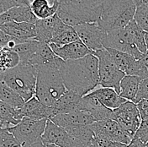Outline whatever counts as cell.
Returning a JSON list of instances; mask_svg holds the SVG:
<instances>
[{"mask_svg":"<svg viewBox=\"0 0 148 147\" xmlns=\"http://www.w3.org/2000/svg\"><path fill=\"white\" fill-rule=\"evenodd\" d=\"M98 64L92 53L77 60H62L59 70L66 89L81 96L94 91L99 85Z\"/></svg>","mask_w":148,"mask_h":147,"instance_id":"cell-1","label":"cell"},{"mask_svg":"<svg viewBox=\"0 0 148 147\" xmlns=\"http://www.w3.org/2000/svg\"><path fill=\"white\" fill-rule=\"evenodd\" d=\"M145 33L146 31L132 19L124 28L108 32L103 47L128 53L138 60L147 52Z\"/></svg>","mask_w":148,"mask_h":147,"instance_id":"cell-2","label":"cell"},{"mask_svg":"<svg viewBox=\"0 0 148 147\" xmlns=\"http://www.w3.org/2000/svg\"><path fill=\"white\" fill-rule=\"evenodd\" d=\"M59 66L60 64L35 67L37 71L36 97L47 107H51L66 91Z\"/></svg>","mask_w":148,"mask_h":147,"instance_id":"cell-3","label":"cell"},{"mask_svg":"<svg viewBox=\"0 0 148 147\" xmlns=\"http://www.w3.org/2000/svg\"><path fill=\"white\" fill-rule=\"evenodd\" d=\"M136 9L133 0H103L99 25L107 32L124 28L134 19Z\"/></svg>","mask_w":148,"mask_h":147,"instance_id":"cell-4","label":"cell"},{"mask_svg":"<svg viewBox=\"0 0 148 147\" xmlns=\"http://www.w3.org/2000/svg\"><path fill=\"white\" fill-rule=\"evenodd\" d=\"M36 69L33 65L18 64L0 73V81L18 93L25 102L36 96Z\"/></svg>","mask_w":148,"mask_h":147,"instance_id":"cell-5","label":"cell"},{"mask_svg":"<svg viewBox=\"0 0 148 147\" xmlns=\"http://www.w3.org/2000/svg\"><path fill=\"white\" fill-rule=\"evenodd\" d=\"M56 15L63 23L72 27L84 23H99L101 16V5L88 7L80 3L61 2Z\"/></svg>","mask_w":148,"mask_h":147,"instance_id":"cell-6","label":"cell"},{"mask_svg":"<svg viewBox=\"0 0 148 147\" xmlns=\"http://www.w3.org/2000/svg\"><path fill=\"white\" fill-rule=\"evenodd\" d=\"M92 54L99 60V84L102 87L112 88L119 94L120 81L125 76V73L114 64L109 52L104 47L92 52Z\"/></svg>","mask_w":148,"mask_h":147,"instance_id":"cell-7","label":"cell"},{"mask_svg":"<svg viewBox=\"0 0 148 147\" xmlns=\"http://www.w3.org/2000/svg\"><path fill=\"white\" fill-rule=\"evenodd\" d=\"M47 119L35 120L24 117L18 124L9 129L21 147H30L41 140Z\"/></svg>","mask_w":148,"mask_h":147,"instance_id":"cell-8","label":"cell"},{"mask_svg":"<svg viewBox=\"0 0 148 147\" xmlns=\"http://www.w3.org/2000/svg\"><path fill=\"white\" fill-rule=\"evenodd\" d=\"M112 119L116 121L131 139L135 136L141 122L136 104L130 101H126L118 108L113 110Z\"/></svg>","mask_w":148,"mask_h":147,"instance_id":"cell-9","label":"cell"},{"mask_svg":"<svg viewBox=\"0 0 148 147\" xmlns=\"http://www.w3.org/2000/svg\"><path fill=\"white\" fill-rule=\"evenodd\" d=\"M73 28L80 41L91 52L103 48L108 32L99 23H84Z\"/></svg>","mask_w":148,"mask_h":147,"instance_id":"cell-10","label":"cell"},{"mask_svg":"<svg viewBox=\"0 0 148 147\" xmlns=\"http://www.w3.org/2000/svg\"><path fill=\"white\" fill-rule=\"evenodd\" d=\"M41 141L45 145L52 144L59 147H85L80 140L74 138L64 129L59 127L50 119H47Z\"/></svg>","mask_w":148,"mask_h":147,"instance_id":"cell-11","label":"cell"},{"mask_svg":"<svg viewBox=\"0 0 148 147\" xmlns=\"http://www.w3.org/2000/svg\"><path fill=\"white\" fill-rule=\"evenodd\" d=\"M94 135L108 139L111 141L119 142L129 146L132 139L122 129L114 119H106L94 122L90 125Z\"/></svg>","mask_w":148,"mask_h":147,"instance_id":"cell-12","label":"cell"},{"mask_svg":"<svg viewBox=\"0 0 148 147\" xmlns=\"http://www.w3.org/2000/svg\"><path fill=\"white\" fill-rule=\"evenodd\" d=\"M78 110L89 113L95 122L112 119L113 117V110L104 107L91 92L82 96L78 104Z\"/></svg>","mask_w":148,"mask_h":147,"instance_id":"cell-13","label":"cell"},{"mask_svg":"<svg viewBox=\"0 0 148 147\" xmlns=\"http://www.w3.org/2000/svg\"><path fill=\"white\" fill-rule=\"evenodd\" d=\"M53 53L63 61L77 60L92 53L81 41L73 42L63 46H56L53 43L49 44Z\"/></svg>","mask_w":148,"mask_h":147,"instance_id":"cell-14","label":"cell"},{"mask_svg":"<svg viewBox=\"0 0 148 147\" xmlns=\"http://www.w3.org/2000/svg\"><path fill=\"white\" fill-rule=\"evenodd\" d=\"M50 120L64 129L71 126L91 125L95 122L89 113L81 110L73 111L66 114H58L52 117Z\"/></svg>","mask_w":148,"mask_h":147,"instance_id":"cell-15","label":"cell"},{"mask_svg":"<svg viewBox=\"0 0 148 147\" xmlns=\"http://www.w3.org/2000/svg\"><path fill=\"white\" fill-rule=\"evenodd\" d=\"M0 30L21 42L36 38V26L34 24L13 21L0 26Z\"/></svg>","mask_w":148,"mask_h":147,"instance_id":"cell-16","label":"cell"},{"mask_svg":"<svg viewBox=\"0 0 148 147\" xmlns=\"http://www.w3.org/2000/svg\"><path fill=\"white\" fill-rule=\"evenodd\" d=\"M38 19L31 11L29 6L13 7L0 15V26L9 22H25L36 24Z\"/></svg>","mask_w":148,"mask_h":147,"instance_id":"cell-17","label":"cell"},{"mask_svg":"<svg viewBox=\"0 0 148 147\" xmlns=\"http://www.w3.org/2000/svg\"><path fill=\"white\" fill-rule=\"evenodd\" d=\"M81 98V96L66 90L64 94L51 107V119L58 114H66L73 111L78 110V104Z\"/></svg>","mask_w":148,"mask_h":147,"instance_id":"cell-18","label":"cell"},{"mask_svg":"<svg viewBox=\"0 0 148 147\" xmlns=\"http://www.w3.org/2000/svg\"><path fill=\"white\" fill-rule=\"evenodd\" d=\"M20 112L23 118L27 117L31 119H50L51 117V107H47L41 103L36 97V96L25 102Z\"/></svg>","mask_w":148,"mask_h":147,"instance_id":"cell-19","label":"cell"},{"mask_svg":"<svg viewBox=\"0 0 148 147\" xmlns=\"http://www.w3.org/2000/svg\"><path fill=\"white\" fill-rule=\"evenodd\" d=\"M77 41H80V39L75 29L70 26L66 25L59 18L53 31L51 43L60 46Z\"/></svg>","mask_w":148,"mask_h":147,"instance_id":"cell-20","label":"cell"},{"mask_svg":"<svg viewBox=\"0 0 148 147\" xmlns=\"http://www.w3.org/2000/svg\"><path fill=\"white\" fill-rule=\"evenodd\" d=\"M62 59L56 55L50 47L49 44L40 42L36 53L30 58L29 64L34 67L40 65L60 64Z\"/></svg>","mask_w":148,"mask_h":147,"instance_id":"cell-21","label":"cell"},{"mask_svg":"<svg viewBox=\"0 0 148 147\" xmlns=\"http://www.w3.org/2000/svg\"><path fill=\"white\" fill-rule=\"evenodd\" d=\"M94 96L107 108L114 110L118 108L126 100L122 98L120 95L112 88L101 87L91 92Z\"/></svg>","mask_w":148,"mask_h":147,"instance_id":"cell-22","label":"cell"},{"mask_svg":"<svg viewBox=\"0 0 148 147\" xmlns=\"http://www.w3.org/2000/svg\"><path fill=\"white\" fill-rule=\"evenodd\" d=\"M58 19H59V17L56 14L50 18L38 19L36 23L35 24L36 26L35 40L42 43L50 44L51 38H52L54 28Z\"/></svg>","mask_w":148,"mask_h":147,"instance_id":"cell-23","label":"cell"},{"mask_svg":"<svg viewBox=\"0 0 148 147\" xmlns=\"http://www.w3.org/2000/svg\"><path fill=\"white\" fill-rule=\"evenodd\" d=\"M105 49L109 52L113 62L119 68V69L124 72L125 75H133L137 61L133 56L111 48Z\"/></svg>","mask_w":148,"mask_h":147,"instance_id":"cell-24","label":"cell"},{"mask_svg":"<svg viewBox=\"0 0 148 147\" xmlns=\"http://www.w3.org/2000/svg\"><path fill=\"white\" fill-rule=\"evenodd\" d=\"M1 129H9L16 126L23 119L20 109H16L0 101Z\"/></svg>","mask_w":148,"mask_h":147,"instance_id":"cell-25","label":"cell"},{"mask_svg":"<svg viewBox=\"0 0 148 147\" xmlns=\"http://www.w3.org/2000/svg\"><path fill=\"white\" fill-rule=\"evenodd\" d=\"M59 2L51 3L49 0H32L29 7L38 19H44L53 16L56 14Z\"/></svg>","mask_w":148,"mask_h":147,"instance_id":"cell-26","label":"cell"},{"mask_svg":"<svg viewBox=\"0 0 148 147\" xmlns=\"http://www.w3.org/2000/svg\"><path fill=\"white\" fill-rule=\"evenodd\" d=\"M141 80H142L137 76L125 75L120 81L119 95L126 101H132L135 103L139 85Z\"/></svg>","mask_w":148,"mask_h":147,"instance_id":"cell-27","label":"cell"},{"mask_svg":"<svg viewBox=\"0 0 148 147\" xmlns=\"http://www.w3.org/2000/svg\"><path fill=\"white\" fill-rule=\"evenodd\" d=\"M39 44L40 42L35 39H31L18 43L12 50L18 54L19 58V64H29V61L36 53Z\"/></svg>","mask_w":148,"mask_h":147,"instance_id":"cell-28","label":"cell"},{"mask_svg":"<svg viewBox=\"0 0 148 147\" xmlns=\"http://www.w3.org/2000/svg\"><path fill=\"white\" fill-rule=\"evenodd\" d=\"M19 64L18 54L7 46L0 47V73L16 67Z\"/></svg>","mask_w":148,"mask_h":147,"instance_id":"cell-29","label":"cell"},{"mask_svg":"<svg viewBox=\"0 0 148 147\" xmlns=\"http://www.w3.org/2000/svg\"><path fill=\"white\" fill-rule=\"evenodd\" d=\"M65 130L69 133L74 138L80 140L86 146L90 144L94 137V133L91 129L90 125H77L66 128Z\"/></svg>","mask_w":148,"mask_h":147,"instance_id":"cell-30","label":"cell"},{"mask_svg":"<svg viewBox=\"0 0 148 147\" xmlns=\"http://www.w3.org/2000/svg\"><path fill=\"white\" fill-rule=\"evenodd\" d=\"M0 101L16 109H21L25 104V101L18 93L10 89L4 84H3L0 89Z\"/></svg>","mask_w":148,"mask_h":147,"instance_id":"cell-31","label":"cell"},{"mask_svg":"<svg viewBox=\"0 0 148 147\" xmlns=\"http://www.w3.org/2000/svg\"><path fill=\"white\" fill-rule=\"evenodd\" d=\"M134 20L144 31L148 32V3L136 8Z\"/></svg>","mask_w":148,"mask_h":147,"instance_id":"cell-32","label":"cell"},{"mask_svg":"<svg viewBox=\"0 0 148 147\" xmlns=\"http://www.w3.org/2000/svg\"><path fill=\"white\" fill-rule=\"evenodd\" d=\"M133 75L137 76L141 80L148 79V50L136 61Z\"/></svg>","mask_w":148,"mask_h":147,"instance_id":"cell-33","label":"cell"},{"mask_svg":"<svg viewBox=\"0 0 148 147\" xmlns=\"http://www.w3.org/2000/svg\"><path fill=\"white\" fill-rule=\"evenodd\" d=\"M0 147H21L8 129L0 128Z\"/></svg>","mask_w":148,"mask_h":147,"instance_id":"cell-34","label":"cell"},{"mask_svg":"<svg viewBox=\"0 0 148 147\" xmlns=\"http://www.w3.org/2000/svg\"><path fill=\"white\" fill-rule=\"evenodd\" d=\"M90 144H92L93 147H128V146L125 144L111 141L108 139L96 136V135H94Z\"/></svg>","mask_w":148,"mask_h":147,"instance_id":"cell-35","label":"cell"},{"mask_svg":"<svg viewBox=\"0 0 148 147\" xmlns=\"http://www.w3.org/2000/svg\"><path fill=\"white\" fill-rule=\"evenodd\" d=\"M136 138H138L140 141H142L144 144L148 143V121L141 120L140 124L139 126L138 129L136 130L135 136Z\"/></svg>","mask_w":148,"mask_h":147,"instance_id":"cell-36","label":"cell"},{"mask_svg":"<svg viewBox=\"0 0 148 147\" xmlns=\"http://www.w3.org/2000/svg\"><path fill=\"white\" fill-rule=\"evenodd\" d=\"M141 100H148V79H144L140 83L135 103L136 104Z\"/></svg>","mask_w":148,"mask_h":147,"instance_id":"cell-37","label":"cell"},{"mask_svg":"<svg viewBox=\"0 0 148 147\" xmlns=\"http://www.w3.org/2000/svg\"><path fill=\"white\" fill-rule=\"evenodd\" d=\"M5 11L13 7L18 6H29V0H0Z\"/></svg>","mask_w":148,"mask_h":147,"instance_id":"cell-38","label":"cell"},{"mask_svg":"<svg viewBox=\"0 0 148 147\" xmlns=\"http://www.w3.org/2000/svg\"><path fill=\"white\" fill-rule=\"evenodd\" d=\"M140 119L143 121H148V100H141L136 103Z\"/></svg>","mask_w":148,"mask_h":147,"instance_id":"cell-39","label":"cell"},{"mask_svg":"<svg viewBox=\"0 0 148 147\" xmlns=\"http://www.w3.org/2000/svg\"><path fill=\"white\" fill-rule=\"evenodd\" d=\"M59 3L61 2H69V3H80L83 5H86L88 7H95L101 5L103 0H57Z\"/></svg>","mask_w":148,"mask_h":147,"instance_id":"cell-40","label":"cell"},{"mask_svg":"<svg viewBox=\"0 0 148 147\" xmlns=\"http://www.w3.org/2000/svg\"><path fill=\"white\" fill-rule=\"evenodd\" d=\"M13 39H14L13 37H9V35H7L6 33H4L3 31L0 30V47L7 46L8 43Z\"/></svg>","mask_w":148,"mask_h":147,"instance_id":"cell-41","label":"cell"},{"mask_svg":"<svg viewBox=\"0 0 148 147\" xmlns=\"http://www.w3.org/2000/svg\"><path fill=\"white\" fill-rule=\"evenodd\" d=\"M128 147H147V145L144 144L142 141H140L138 138L133 137Z\"/></svg>","mask_w":148,"mask_h":147,"instance_id":"cell-42","label":"cell"},{"mask_svg":"<svg viewBox=\"0 0 148 147\" xmlns=\"http://www.w3.org/2000/svg\"><path fill=\"white\" fill-rule=\"evenodd\" d=\"M133 2H134V3H135L136 8L148 3V0H133Z\"/></svg>","mask_w":148,"mask_h":147,"instance_id":"cell-43","label":"cell"},{"mask_svg":"<svg viewBox=\"0 0 148 147\" xmlns=\"http://www.w3.org/2000/svg\"><path fill=\"white\" fill-rule=\"evenodd\" d=\"M30 147H46V145H45L41 140H40V141L36 142V144H34L33 146H31Z\"/></svg>","mask_w":148,"mask_h":147,"instance_id":"cell-44","label":"cell"},{"mask_svg":"<svg viewBox=\"0 0 148 147\" xmlns=\"http://www.w3.org/2000/svg\"><path fill=\"white\" fill-rule=\"evenodd\" d=\"M145 42H146L147 49L148 50V32H146V33H145Z\"/></svg>","mask_w":148,"mask_h":147,"instance_id":"cell-45","label":"cell"},{"mask_svg":"<svg viewBox=\"0 0 148 147\" xmlns=\"http://www.w3.org/2000/svg\"><path fill=\"white\" fill-rule=\"evenodd\" d=\"M3 12H5V9H4L3 4H2V3H1V1H0V15H1L2 13H3Z\"/></svg>","mask_w":148,"mask_h":147,"instance_id":"cell-46","label":"cell"},{"mask_svg":"<svg viewBox=\"0 0 148 147\" xmlns=\"http://www.w3.org/2000/svg\"><path fill=\"white\" fill-rule=\"evenodd\" d=\"M46 147H59L57 146H55V145H52V144H49V145H46Z\"/></svg>","mask_w":148,"mask_h":147,"instance_id":"cell-47","label":"cell"},{"mask_svg":"<svg viewBox=\"0 0 148 147\" xmlns=\"http://www.w3.org/2000/svg\"><path fill=\"white\" fill-rule=\"evenodd\" d=\"M85 147H93V146H92V144H88V145H87Z\"/></svg>","mask_w":148,"mask_h":147,"instance_id":"cell-48","label":"cell"},{"mask_svg":"<svg viewBox=\"0 0 148 147\" xmlns=\"http://www.w3.org/2000/svg\"><path fill=\"white\" fill-rule=\"evenodd\" d=\"M31 1H32V0H29V2H31ZM49 1H50L51 3H53V2H55V1H57V0H49Z\"/></svg>","mask_w":148,"mask_h":147,"instance_id":"cell-49","label":"cell"},{"mask_svg":"<svg viewBox=\"0 0 148 147\" xmlns=\"http://www.w3.org/2000/svg\"><path fill=\"white\" fill-rule=\"evenodd\" d=\"M2 85H3V83L0 81V89H1V87H2Z\"/></svg>","mask_w":148,"mask_h":147,"instance_id":"cell-50","label":"cell"},{"mask_svg":"<svg viewBox=\"0 0 148 147\" xmlns=\"http://www.w3.org/2000/svg\"><path fill=\"white\" fill-rule=\"evenodd\" d=\"M0 128H1V119H0Z\"/></svg>","mask_w":148,"mask_h":147,"instance_id":"cell-51","label":"cell"},{"mask_svg":"<svg viewBox=\"0 0 148 147\" xmlns=\"http://www.w3.org/2000/svg\"><path fill=\"white\" fill-rule=\"evenodd\" d=\"M147 147H148V146H147Z\"/></svg>","mask_w":148,"mask_h":147,"instance_id":"cell-52","label":"cell"},{"mask_svg":"<svg viewBox=\"0 0 148 147\" xmlns=\"http://www.w3.org/2000/svg\"><path fill=\"white\" fill-rule=\"evenodd\" d=\"M147 146H148V143H147Z\"/></svg>","mask_w":148,"mask_h":147,"instance_id":"cell-53","label":"cell"}]
</instances>
